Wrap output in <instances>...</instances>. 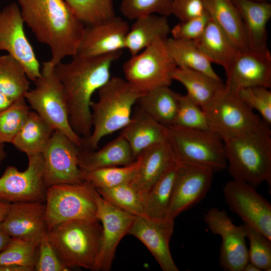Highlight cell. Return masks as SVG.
<instances>
[{
    "label": "cell",
    "mask_w": 271,
    "mask_h": 271,
    "mask_svg": "<svg viewBox=\"0 0 271 271\" xmlns=\"http://www.w3.org/2000/svg\"><path fill=\"white\" fill-rule=\"evenodd\" d=\"M121 53L120 51L96 56L76 54L70 62L55 65L64 92L70 125L83 139L88 137L92 129V96L110 79L111 67Z\"/></svg>",
    "instance_id": "1"
},
{
    "label": "cell",
    "mask_w": 271,
    "mask_h": 271,
    "mask_svg": "<svg viewBox=\"0 0 271 271\" xmlns=\"http://www.w3.org/2000/svg\"><path fill=\"white\" fill-rule=\"evenodd\" d=\"M18 5L24 23L49 48L54 65L77 54L85 25L64 0H18Z\"/></svg>",
    "instance_id": "2"
},
{
    "label": "cell",
    "mask_w": 271,
    "mask_h": 271,
    "mask_svg": "<svg viewBox=\"0 0 271 271\" xmlns=\"http://www.w3.org/2000/svg\"><path fill=\"white\" fill-rule=\"evenodd\" d=\"M227 169L233 179L256 187L271 184V131L263 122L255 128L223 140Z\"/></svg>",
    "instance_id": "3"
},
{
    "label": "cell",
    "mask_w": 271,
    "mask_h": 271,
    "mask_svg": "<svg viewBox=\"0 0 271 271\" xmlns=\"http://www.w3.org/2000/svg\"><path fill=\"white\" fill-rule=\"evenodd\" d=\"M97 93L98 100L90 104L92 131L82 139L81 149L97 150L102 138L124 127L131 119L132 107L143 95L118 77H111Z\"/></svg>",
    "instance_id": "4"
},
{
    "label": "cell",
    "mask_w": 271,
    "mask_h": 271,
    "mask_svg": "<svg viewBox=\"0 0 271 271\" xmlns=\"http://www.w3.org/2000/svg\"><path fill=\"white\" fill-rule=\"evenodd\" d=\"M102 234L99 220H72L48 230L49 240L59 258L70 269L82 267L94 270Z\"/></svg>",
    "instance_id": "5"
},
{
    "label": "cell",
    "mask_w": 271,
    "mask_h": 271,
    "mask_svg": "<svg viewBox=\"0 0 271 271\" xmlns=\"http://www.w3.org/2000/svg\"><path fill=\"white\" fill-rule=\"evenodd\" d=\"M35 87L30 89L24 98L54 130L68 137L81 148L82 139L72 128L62 85L54 65L50 60L43 62L41 76L35 81Z\"/></svg>",
    "instance_id": "6"
},
{
    "label": "cell",
    "mask_w": 271,
    "mask_h": 271,
    "mask_svg": "<svg viewBox=\"0 0 271 271\" xmlns=\"http://www.w3.org/2000/svg\"><path fill=\"white\" fill-rule=\"evenodd\" d=\"M167 140L179 163L206 168L214 173L227 169L223 141L212 130L166 127Z\"/></svg>",
    "instance_id": "7"
},
{
    "label": "cell",
    "mask_w": 271,
    "mask_h": 271,
    "mask_svg": "<svg viewBox=\"0 0 271 271\" xmlns=\"http://www.w3.org/2000/svg\"><path fill=\"white\" fill-rule=\"evenodd\" d=\"M96 194L94 187L86 180L47 187L45 202L47 230L72 220H98Z\"/></svg>",
    "instance_id": "8"
},
{
    "label": "cell",
    "mask_w": 271,
    "mask_h": 271,
    "mask_svg": "<svg viewBox=\"0 0 271 271\" xmlns=\"http://www.w3.org/2000/svg\"><path fill=\"white\" fill-rule=\"evenodd\" d=\"M165 40L159 39L124 62L125 79L142 94L170 86L176 65L169 54Z\"/></svg>",
    "instance_id": "9"
},
{
    "label": "cell",
    "mask_w": 271,
    "mask_h": 271,
    "mask_svg": "<svg viewBox=\"0 0 271 271\" xmlns=\"http://www.w3.org/2000/svg\"><path fill=\"white\" fill-rule=\"evenodd\" d=\"M211 129L222 140L250 131L264 122L238 96L225 86L205 105Z\"/></svg>",
    "instance_id": "10"
},
{
    "label": "cell",
    "mask_w": 271,
    "mask_h": 271,
    "mask_svg": "<svg viewBox=\"0 0 271 271\" xmlns=\"http://www.w3.org/2000/svg\"><path fill=\"white\" fill-rule=\"evenodd\" d=\"M24 21L18 4L5 6L0 13V51H5L23 66L29 79L41 76V67L24 30Z\"/></svg>",
    "instance_id": "11"
},
{
    "label": "cell",
    "mask_w": 271,
    "mask_h": 271,
    "mask_svg": "<svg viewBox=\"0 0 271 271\" xmlns=\"http://www.w3.org/2000/svg\"><path fill=\"white\" fill-rule=\"evenodd\" d=\"M254 186L233 179L223 188L225 201L244 224L271 240V205Z\"/></svg>",
    "instance_id": "12"
},
{
    "label": "cell",
    "mask_w": 271,
    "mask_h": 271,
    "mask_svg": "<svg viewBox=\"0 0 271 271\" xmlns=\"http://www.w3.org/2000/svg\"><path fill=\"white\" fill-rule=\"evenodd\" d=\"M27 169L19 171L8 167L0 177V201L8 203H45L47 187L44 182V161L42 154L28 157Z\"/></svg>",
    "instance_id": "13"
},
{
    "label": "cell",
    "mask_w": 271,
    "mask_h": 271,
    "mask_svg": "<svg viewBox=\"0 0 271 271\" xmlns=\"http://www.w3.org/2000/svg\"><path fill=\"white\" fill-rule=\"evenodd\" d=\"M80 148L63 133L54 130L42 155L44 182L47 188L59 184L79 183L84 180L78 166Z\"/></svg>",
    "instance_id": "14"
},
{
    "label": "cell",
    "mask_w": 271,
    "mask_h": 271,
    "mask_svg": "<svg viewBox=\"0 0 271 271\" xmlns=\"http://www.w3.org/2000/svg\"><path fill=\"white\" fill-rule=\"evenodd\" d=\"M204 221L213 234L221 238L220 266L225 270L242 271L248 261L245 225H235L226 211L217 208L209 209Z\"/></svg>",
    "instance_id": "15"
},
{
    "label": "cell",
    "mask_w": 271,
    "mask_h": 271,
    "mask_svg": "<svg viewBox=\"0 0 271 271\" xmlns=\"http://www.w3.org/2000/svg\"><path fill=\"white\" fill-rule=\"evenodd\" d=\"M228 90L237 93L243 88L271 86V55L268 49L238 50L225 69Z\"/></svg>",
    "instance_id": "16"
},
{
    "label": "cell",
    "mask_w": 271,
    "mask_h": 271,
    "mask_svg": "<svg viewBox=\"0 0 271 271\" xmlns=\"http://www.w3.org/2000/svg\"><path fill=\"white\" fill-rule=\"evenodd\" d=\"M97 218L102 226V242L94 270H110L118 243L128 234L136 216L113 206L96 191Z\"/></svg>",
    "instance_id": "17"
},
{
    "label": "cell",
    "mask_w": 271,
    "mask_h": 271,
    "mask_svg": "<svg viewBox=\"0 0 271 271\" xmlns=\"http://www.w3.org/2000/svg\"><path fill=\"white\" fill-rule=\"evenodd\" d=\"M178 163L173 193L166 217L174 220L182 212L205 197L211 186L214 174L212 171L203 167Z\"/></svg>",
    "instance_id": "18"
},
{
    "label": "cell",
    "mask_w": 271,
    "mask_h": 271,
    "mask_svg": "<svg viewBox=\"0 0 271 271\" xmlns=\"http://www.w3.org/2000/svg\"><path fill=\"white\" fill-rule=\"evenodd\" d=\"M174 220L136 216L128 231L150 251L163 271H178L170 250Z\"/></svg>",
    "instance_id": "19"
},
{
    "label": "cell",
    "mask_w": 271,
    "mask_h": 271,
    "mask_svg": "<svg viewBox=\"0 0 271 271\" xmlns=\"http://www.w3.org/2000/svg\"><path fill=\"white\" fill-rule=\"evenodd\" d=\"M129 28L128 23L115 16L85 27L77 54L96 56L122 51Z\"/></svg>",
    "instance_id": "20"
},
{
    "label": "cell",
    "mask_w": 271,
    "mask_h": 271,
    "mask_svg": "<svg viewBox=\"0 0 271 271\" xmlns=\"http://www.w3.org/2000/svg\"><path fill=\"white\" fill-rule=\"evenodd\" d=\"M1 225L11 237L22 238L39 244L43 233L47 230L45 203L11 204Z\"/></svg>",
    "instance_id": "21"
},
{
    "label": "cell",
    "mask_w": 271,
    "mask_h": 271,
    "mask_svg": "<svg viewBox=\"0 0 271 271\" xmlns=\"http://www.w3.org/2000/svg\"><path fill=\"white\" fill-rule=\"evenodd\" d=\"M140 155L141 165L130 184L143 201L154 183L175 159L167 140L148 148Z\"/></svg>",
    "instance_id": "22"
},
{
    "label": "cell",
    "mask_w": 271,
    "mask_h": 271,
    "mask_svg": "<svg viewBox=\"0 0 271 271\" xmlns=\"http://www.w3.org/2000/svg\"><path fill=\"white\" fill-rule=\"evenodd\" d=\"M232 1L240 13L248 49H268L266 25L271 18L270 3L250 0Z\"/></svg>",
    "instance_id": "23"
},
{
    "label": "cell",
    "mask_w": 271,
    "mask_h": 271,
    "mask_svg": "<svg viewBox=\"0 0 271 271\" xmlns=\"http://www.w3.org/2000/svg\"><path fill=\"white\" fill-rule=\"evenodd\" d=\"M120 134L128 143L136 160L148 148L167 140L166 127L138 106Z\"/></svg>",
    "instance_id": "24"
},
{
    "label": "cell",
    "mask_w": 271,
    "mask_h": 271,
    "mask_svg": "<svg viewBox=\"0 0 271 271\" xmlns=\"http://www.w3.org/2000/svg\"><path fill=\"white\" fill-rule=\"evenodd\" d=\"M136 160L127 141L122 136L98 150H80L78 163L84 171L129 165Z\"/></svg>",
    "instance_id": "25"
},
{
    "label": "cell",
    "mask_w": 271,
    "mask_h": 271,
    "mask_svg": "<svg viewBox=\"0 0 271 271\" xmlns=\"http://www.w3.org/2000/svg\"><path fill=\"white\" fill-rule=\"evenodd\" d=\"M171 28L167 17L152 14L134 20L127 33L125 49L136 55L159 39L166 40Z\"/></svg>",
    "instance_id": "26"
},
{
    "label": "cell",
    "mask_w": 271,
    "mask_h": 271,
    "mask_svg": "<svg viewBox=\"0 0 271 271\" xmlns=\"http://www.w3.org/2000/svg\"><path fill=\"white\" fill-rule=\"evenodd\" d=\"M180 94L162 86L142 95L136 103L143 110L165 127L174 125Z\"/></svg>",
    "instance_id": "27"
},
{
    "label": "cell",
    "mask_w": 271,
    "mask_h": 271,
    "mask_svg": "<svg viewBox=\"0 0 271 271\" xmlns=\"http://www.w3.org/2000/svg\"><path fill=\"white\" fill-rule=\"evenodd\" d=\"M178 168L175 160L151 187L143 203L146 216L166 219L174 190Z\"/></svg>",
    "instance_id": "28"
},
{
    "label": "cell",
    "mask_w": 271,
    "mask_h": 271,
    "mask_svg": "<svg viewBox=\"0 0 271 271\" xmlns=\"http://www.w3.org/2000/svg\"><path fill=\"white\" fill-rule=\"evenodd\" d=\"M194 41L211 63L221 65L224 70L239 50L211 19L202 35Z\"/></svg>",
    "instance_id": "29"
},
{
    "label": "cell",
    "mask_w": 271,
    "mask_h": 271,
    "mask_svg": "<svg viewBox=\"0 0 271 271\" xmlns=\"http://www.w3.org/2000/svg\"><path fill=\"white\" fill-rule=\"evenodd\" d=\"M54 131L37 112L30 111L11 144L27 157L42 154Z\"/></svg>",
    "instance_id": "30"
},
{
    "label": "cell",
    "mask_w": 271,
    "mask_h": 271,
    "mask_svg": "<svg viewBox=\"0 0 271 271\" xmlns=\"http://www.w3.org/2000/svg\"><path fill=\"white\" fill-rule=\"evenodd\" d=\"M211 19L240 50L248 49L240 13L232 0H209L206 5Z\"/></svg>",
    "instance_id": "31"
},
{
    "label": "cell",
    "mask_w": 271,
    "mask_h": 271,
    "mask_svg": "<svg viewBox=\"0 0 271 271\" xmlns=\"http://www.w3.org/2000/svg\"><path fill=\"white\" fill-rule=\"evenodd\" d=\"M173 80L181 83L186 95L201 107L210 101L225 87L221 79H216L204 73L176 67L173 72Z\"/></svg>",
    "instance_id": "32"
},
{
    "label": "cell",
    "mask_w": 271,
    "mask_h": 271,
    "mask_svg": "<svg viewBox=\"0 0 271 271\" xmlns=\"http://www.w3.org/2000/svg\"><path fill=\"white\" fill-rule=\"evenodd\" d=\"M167 49L177 67L204 73L220 79L214 71L211 62L194 41L168 38L165 41Z\"/></svg>",
    "instance_id": "33"
},
{
    "label": "cell",
    "mask_w": 271,
    "mask_h": 271,
    "mask_svg": "<svg viewBox=\"0 0 271 271\" xmlns=\"http://www.w3.org/2000/svg\"><path fill=\"white\" fill-rule=\"evenodd\" d=\"M30 89L22 64L10 55L0 56V92L14 100L23 98Z\"/></svg>",
    "instance_id": "34"
},
{
    "label": "cell",
    "mask_w": 271,
    "mask_h": 271,
    "mask_svg": "<svg viewBox=\"0 0 271 271\" xmlns=\"http://www.w3.org/2000/svg\"><path fill=\"white\" fill-rule=\"evenodd\" d=\"M141 162L140 155L132 163L90 171H83L84 180L89 182L96 190L112 188L130 183L137 174Z\"/></svg>",
    "instance_id": "35"
},
{
    "label": "cell",
    "mask_w": 271,
    "mask_h": 271,
    "mask_svg": "<svg viewBox=\"0 0 271 271\" xmlns=\"http://www.w3.org/2000/svg\"><path fill=\"white\" fill-rule=\"evenodd\" d=\"M39 243L19 237H11L0 252V265H12L35 270Z\"/></svg>",
    "instance_id": "36"
},
{
    "label": "cell",
    "mask_w": 271,
    "mask_h": 271,
    "mask_svg": "<svg viewBox=\"0 0 271 271\" xmlns=\"http://www.w3.org/2000/svg\"><path fill=\"white\" fill-rule=\"evenodd\" d=\"M96 190L102 198L118 208L134 216H145L142 199L130 183Z\"/></svg>",
    "instance_id": "37"
},
{
    "label": "cell",
    "mask_w": 271,
    "mask_h": 271,
    "mask_svg": "<svg viewBox=\"0 0 271 271\" xmlns=\"http://www.w3.org/2000/svg\"><path fill=\"white\" fill-rule=\"evenodd\" d=\"M85 26L110 19L115 14L112 0H64Z\"/></svg>",
    "instance_id": "38"
},
{
    "label": "cell",
    "mask_w": 271,
    "mask_h": 271,
    "mask_svg": "<svg viewBox=\"0 0 271 271\" xmlns=\"http://www.w3.org/2000/svg\"><path fill=\"white\" fill-rule=\"evenodd\" d=\"M30 111L24 97L18 99L0 113V142L12 143Z\"/></svg>",
    "instance_id": "39"
},
{
    "label": "cell",
    "mask_w": 271,
    "mask_h": 271,
    "mask_svg": "<svg viewBox=\"0 0 271 271\" xmlns=\"http://www.w3.org/2000/svg\"><path fill=\"white\" fill-rule=\"evenodd\" d=\"M174 125L189 129L212 130L203 110L186 94H180Z\"/></svg>",
    "instance_id": "40"
},
{
    "label": "cell",
    "mask_w": 271,
    "mask_h": 271,
    "mask_svg": "<svg viewBox=\"0 0 271 271\" xmlns=\"http://www.w3.org/2000/svg\"><path fill=\"white\" fill-rule=\"evenodd\" d=\"M173 0H122L120 11L127 19L156 14L168 17L171 15Z\"/></svg>",
    "instance_id": "41"
},
{
    "label": "cell",
    "mask_w": 271,
    "mask_h": 271,
    "mask_svg": "<svg viewBox=\"0 0 271 271\" xmlns=\"http://www.w3.org/2000/svg\"><path fill=\"white\" fill-rule=\"evenodd\" d=\"M244 224L246 230V238L249 242L248 261L261 270H270L271 240L253 228Z\"/></svg>",
    "instance_id": "42"
},
{
    "label": "cell",
    "mask_w": 271,
    "mask_h": 271,
    "mask_svg": "<svg viewBox=\"0 0 271 271\" xmlns=\"http://www.w3.org/2000/svg\"><path fill=\"white\" fill-rule=\"evenodd\" d=\"M269 88L255 86L239 90V97L252 110H257L261 119L269 125L271 124V92Z\"/></svg>",
    "instance_id": "43"
},
{
    "label": "cell",
    "mask_w": 271,
    "mask_h": 271,
    "mask_svg": "<svg viewBox=\"0 0 271 271\" xmlns=\"http://www.w3.org/2000/svg\"><path fill=\"white\" fill-rule=\"evenodd\" d=\"M70 270L59 258L48 237V230L41 237L35 266L36 271H67Z\"/></svg>",
    "instance_id": "44"
},
{
    "label": "cell",
    "mask_w": 271,
    "mask_h": 271,
    "mask_svg": "<svg viewBox=\"0 0 271 271\" xmlns=\"http://www.w3.org/2000/svg\"><path fill=\"white\" fill-rule=\"evenodd\" d=\"M211 19L208 13L187 21L180 22L171 29L172 38L187 41H195L203 33Z\"/></svg>",
    "instance_id": "45"
},
{
    "label": "cell",
    "mask_w": 271,
    "mask_h": 271,
    "mask_svg": "<svg viewBox=\"0 0 271 271\" xmlns=\"http://www.w3.org/2000/svg\"><path fill=\"white\" fill-rule=\"evenodd\" d=\"M204 0H173L171 15L180 22L201 16L207 13Z\"/></svg>",
    "instance_id": "46"
},
{
    "label": "cell",
    "mask_w": 271,
    "mask_h": 271,
    "mask_svg": "<svg viewBox=\"0 0 271 271\" xmlns=\"http://www.w3.org/2000/svg\"><path fill=\"white\" fill-rule=\"evenodd\" d=\"M14 101L15 100L0 92V113L11 105Z\"/></svg>",
    "instance_id": "47"
},
{
    "label": "cell",
    "mask_w": 271,
    "mask_h": 271,
    "mask_svg": "<svg viewBox=\"0 0 271 271\" xmlns=\"http://www.w3.org/2000/svg\"><path fill=\"white\" fill-rule=\"evenodd\" d=\"M11 237L4 230L0 223V252L8 245Z\"/></svg>",
    "instance_id": "48"
},
{
    "label": "cell",
    "mask_w": 271,
    "mask_h": 271,
    "mask_svg": "<svg viewBox=\"0 0 271 271\" xmlns=\"http://www.w3.org/2000/svg\"><path fill=\"white\" fill-rule=\"evenodd\" d=\"M10 206V203L0 201V223H2L5 219Z\"/></svg>",
    "instance_id": "49"
},
{
    "label": "cell",
    "mask_w": 271,
    "mask_h": 271,
    "mask_svg": "<svg viewBox=\"0 0 271 271\" xmlns=\"http://www.w3.org/2000/svg\"><path fill=\"white\" fill-rule=\"evenodd\" d=\"M0 271H31L29 268L12 265H0Z\"/></svg>",
    "instance_id": "50"
},
{
    "label": "cell",
    "mask_w": 271,
    "mask_h": 271,
    "mask_svg": "<svg viewBox=\"0 0 271 271\" xmlns=\"http://www.w3.org/2000/svg\"><path fill=\"white\" fill-rule=\"evenodd\" d=\"M261 270L255 264L248 261L244 266L242 271H260Z\"/></svg>",
    "instance_id": "51"
},
{
    "label": "cell",
    "mask_w": 271,
    "mask_h": 271,
    "mask_svg": "<svg viewBox=\"0 0 271 271\" xmlns=\"http://www.w3.org/2000/svg\"><path fill=\"white\" fill-rule=\"evenodd\" d=\"M7 157V153L5 150L4 144L0 142V166Z\"/></svg>",
    "instance_id": "52"
},
{
    "label": "cell",
    "mask_w": 271,
    "mask_h": 271,
    "mask_svg": "<svg viewBox=\"0 0 271 271\" xmlns=\"http://www.w3.org/2000/svg\"><path fill=\"white\" fill-rule=\"evenodd\" d=\"M250 1L257 2H269L271 0H250Z\"/></svg>",
    "instance_id": "53"
},
{
    "label": "cell",
    "mask_w": 271,
    "mask_h": 271,
    "mask_svg": "<svg viewBox=\"0 0 271 271\" xmlns=\"http://www.w3.org/2000/svg\"><path fill=\"white\" fill-rule=\"evenodd\" d=\"M204 1L206 6V5L209 3V0H204Z\"/></svg>",
    "instance_id": "54"
},
{
    "label": "cell",
    "mask_w": 271,
    "mask_h": 271,
    "mask_svg": "<svg viewBox=\"0 0 271 271\" xmlns=\"http://www.w3.org/2000/svg\"><path fill=\"white\" fill-rule=\"evenodd\" d=\"M1 9H0V13H1Z\"/></svg>",
    "instance_id": "55"
}]
</instances>
